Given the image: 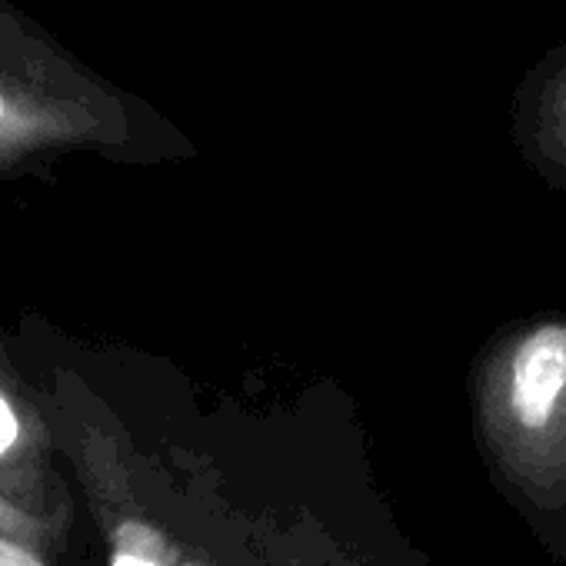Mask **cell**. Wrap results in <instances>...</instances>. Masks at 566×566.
I'll return each mask as SVG.
<instances>
[{
    "label": "cell",
    "instance_id": "2",
    "mask_svg": "<svg viewBox=\"0 0 566 566\" xmlns=\"http://www.w3.org/2000/svg\"><path fill=\"white\" fill-rule=\"evenodd\" d=\"M67 157L157 167L193 160L197 144L14 0H0V184L44 180Z\"/></svg>",
    "mask_w": 566,
    "mask_h": 566
},
{
    "label": "cell",
    "instance_id": "3",
    "mask_svg": "<svg viewBox=\"0 0 566 566\" xmlns=\"http://www.w3.org/2000/svg\"><path fill=\"white\" fill-rule=\"evenodd\" d=\"M480 447L506 496L566 556V317L513 324L473 374Z\"/></svg>",
    "mask_w": 566,
    "mask_h": 566
},
{
    "label": "cell",
    "instance_id": "6",
    "mask_svg": "<svg viewBox=\"0 0 566 566\" xmlns=\"http://www.w3.org/2000/svg\"><path fill=\"white\" fill-rule=\"evenodd\" d=\"M0 566H71L34 526L0 506Z\"/></svg>",
    "mask_w": 566,
    "mask_h": 566
},
{
    "label": "cell",
    "instance_id": "5",
    "mask_svg": "<svg viewBox=\"0 0 566 566\" xmlns=\"http://www.w3.org/2000/svg\"><path fill=\"white\" fill-rule=\"evenodd\" d=\"M510 137L543 184L566 190V41L539 54L513 87Z\"/></svg>",
    "mask_w": 566,
    "mask_h": 566
},
{
    "label": "cell",
    "instance_id": "1",
    "mask_svg": "<svg viewBox=\"0 0 566 566\" xmlns=\"http://www.w3.org/2000/svg\"><path fill=\"white\" fill-rule=\"evenodd\" d=\"M11 344L101 566H427L344 403L210 394L160 354L41 311Z\"/></svg>",
    "mask_w": 566,
    "mask_h": 566
},
{
    "label": "cell",
    "instance_id": "4",
    "mask_svg": "<svg viewBox=\"0 0 566 566\" xmlns=\"http://www.w3.org/2000/svg\"><path fill=\"white\" fill-rule=\"evenodd\" d=\"M0 506L34 526L57 553L77 556L81 506L41 394L0 331Z\"/></svg>",
    "mask_w": 566,
    "mask_h": 566
}]
</instances>
